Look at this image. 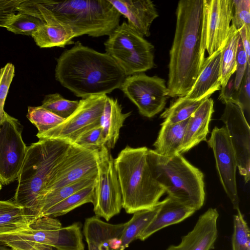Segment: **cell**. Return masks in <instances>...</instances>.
<instances>
[{
    "label": "cell",
    "instance_id": "7a4b0ae2",
    "mask_svg": "<svg viewBox=\"0 0 250 250\" xmlns=\"http://www.w3.org/2000/svg\"><path fill=\"white\" fill-rule=\"evenodd\" d=\"M203 0H180L169 51L167 87L170 97L186 96L192 88L205 58L201 54Z\"/></svg>",
    "mask_w": 250,
    "mask_h": 250
},
{
    "label": "cell",
    "instance_id": "e575fe53",
    "mask_svg": "<svg viewBox=\"0 0 250 250\" xmlns=\"http://www.w3.org/2000/svg\"><path fill=\"white\" fill-rule=\"evenodd\" d=\"M232 250H250V230L240 209L234 216Z\"/></svg>",
    "mask_w": 250,
    "mask_h": 250
},
{
    "label": "cell",
    "instance_id": "cb8c5ba5",
    "mask_svg": "<svg viewBox=\"0 0 250 250\" xmlns=\"http://www.w3.org/2000/svg\"><path fill=\"white\" fill-rule=\"evenodd\" d=\"M188 119L175 124H161L162 127L153 144L156 153L165 157L178 153Z\"/></svg>",
    "mask_w": 250,
    "mask_h": 250
},
{
    "label": "cell",
    "instance_id": "c3c4849f",
    "mask_svg": "<svg viewBox=\"0 0 250 250\" xmlns=\"http://www.w3.org/2000/svg\"></svg>",
    "mask_w": 250,
    "mask_h": 250
},
{
    "label": "cell",
    "instance_id": "4dcf8cb0",
    "mask_svg": "<svg viewBox=\"0 0 250 250\" xmlns=\"http://www.w3.org/2000/svg\"><path fill=\"white\" fill-rule=\"evenodd\" d=\"M26 117L37 128L38 132L36 136L38 138L64 120L41 105L28 106Z\"/></svg>",
    "mask_w": 250,
    "mask_h": 250
},
{
    "label": "cell",
    "instance_id": "484cf974",
    "mask_svg": "<svg viewBox=\"0 0 250 250\" xmlns=\"http://www.w3.org/2000/svg\"><path fill=\"white\" fill-rule=\"evenodd\" d=\"M240 39L238 30L231 23L225 44L221 50L220 81L224 87L236 70V57Z\"/></svg>",
    "mask_w": 250,
    "mask_h": 250
},
{
    "label": "cell",
    "instance_id": "4316f807",
    "mask_svg": "<svg viewBox=\"0 0 250 250\" xmlns=\"http://www.w3.org/2000/svg\"><path fill=\"white\" fill-rule=\"evenodd\" d=\"M163 201L154 208L137 211L131 218L125 223L122 235L121 250H125L129 244L138 237L147 227L159 210Z\"/></svg>",
    "mask_w": 250,
    "mask_h": 250
},
{
    "label": "cell",
    "instance_id": "d6a6232c",
    "mask_svg": "<svg viewBox=\"0 0 250 250\" xmlns=\"http://www.w3.org/2000/svg\"><path fill=\"white\" fill-rule=\"evenodd\" d=\"M79 102V101L65 99L61 94L56 93L46 95L42 101L41 106L65 119L76 110Z\"/></svg>",
    "mask_w": 250,
    "mask_h": 250
},
{
    "label": "cell",
    "instance_id": "60d3db41",
    "mask_svg": "<svg viewBox=\"0 0 250 250\" xmlns=\"http://www.w3.org/2000/svg\"><path fill=\"white\" fill-rule=\"evenodd\" d=\"M24 0H0V27H5Z\"/></svg>",
    "mask_w": 250,
    "mask_h": 250
},
{
    "label": "cell",
    "instance_id": "ba28073f",
    "mask_svg": "<svg viewBox=\"0 0 250 250\" xmlns=\"http://www.w3.org/2000/svg\"><path fill=\"white\" fill-rule=\"evenodd\" d=\"M104 45L105 53L126 77L144 73L155 66L154 46L125 21L112 31Z\"/></svg>",
    "mask_w": 250,
    "mask_h": 250
},
{
    "label": "cell",
    "instance_id": "74e56055",
    "mask_svg": "<svg viewBox=\"0 0 250 250\" xmlns=\"http://www.w3.org/2000/svg\"><path fill=\"white\" fill-rule=\"evenodd\" d=\"M15 75V67L11 63H7L0 68V122L4 117L5 101L10 84Z\"/></svg>",
    "mask_w": 250,
    "mask_h": 250
},
{
    "label": "cell",
    "instance_id": "f1b7e54d",
    "mask_svg": "<svg viewBox=\"0 0 250 250\" xmlns=\"http://www.w3.org/2000/svg\"><path fill=\"white\" fill-rule=\"evenodd\" d=\"M94 187L95 185H91L74 193L49 208L42 217H57L64 215L83 204L93 203Z\"/></svg>",
    "mask_w": 250,
    "mask_h": 250
},
{
    "label": "cell",
    "instance_id": "7c38bea8",
    "mask_svg": "<svg viewBox=\"0 0 250 250\" xmlns=\"http://www.w3.org/2000/svg\"><path fill=\"white\" fill-rule=\"evenodd\" d=\"M233 18V0H203L200 52L205 58L222 49Z\"/></svg>",
    "mask_w": 250,
    "mask_h": 250
},
{
    "label": "cell",
    "instance_id": "f6af8a7d",
    "mask_svg": "<svg viewBox=\"0 0 250 250\" xmlns=\"http://www.w3.org/2000/svg\"><path fill=\"white\" fill-rule=\"evenodd\" d=\"M34 250H56L52 247L47 246H44V245H42V246H39V247H37Z\"/></svg>",
    "mask_w": 250,
    "mask_h": 250
},
{
    "label": "cell",
    "instance_id": "ee69618b",
    "mask_svg": "<svg viewBox=\"0 0 250 250\" xmlns=\"http://www.w3.org/2000/svg\"><path fill=\"white\" fill-rule=\"evenodd\" d=\"M18 207H19L15 205L13 202L0 200V215L12 211Z\"/></svg>",
    "mask_w": 250,
    "mask_h": 250
},
{
    "label": "cell",
    "instance_id": "5bb4252c",
    "mask_svg": "<svg viewBox=\"0 0 250 250\" xmlns=\"http://www.w3.org/2000/svg\"><path fill=\"white\" fill-rule=\"evenodd\" d=\"M98 152V149H88L72 144L65 157L50 176L41 195L97 173Z\"/></svg>",
    "mask_w": 250,
    "mask_h": 250
},
{
    "label": "cell",
    "instance_id": "836d02e7",
    "mask_svg": "<svg viewBox=\"0 0 250 250\" xmlns=\"http://www.w3.org/2000/svg\"><path fill=\"white\" fill-rule=\"evenodd\" d=\"M32 222L24 209L18 208L0 215V235L23 229Z\"/></svg>",
    "mask_w": 250,
    "mask_h": 250
},
{
    "label": "cell",
    "instance_id": "8fae6325",
    "mask_svg": "<svg viewBox=\"0 0 250 250\" xmlns=\"http://www.w3.org/2000/svg\"><path fill=\"white\" fill-rule=\"evenodd\" d=\"M22 129L19 121L5 112L0 122V182L3 185L17 180L26 156Z\"/></svg>",
    "mask_w": 250,
    "mask_h": 250
},
{
    "label": "cell",
    "instance_id": "ffe728a7",
    "mask_svg": "<svg viewBox=\"0 0 250 250\" xmlns=\"http://www.w3.org/2000/svg\"><path fill=\"white\" fill-rule=\"evenodd\" d=\"M213 104L211 98L206 99L188 118L178 154L187 152L200 142L207 141L209 124L214 112Z\"/></svg>",
    "mask_w": 250,
    "mask_h": 250
},
{
    "label": "cell",
    "instance_id": "1f68e13d",
    "mask_svg": "<svg viewBox=\"0 0 250 250\" xmlns=\"http://www.w3.org/2000/svg\"><path fill=\"white\" fill-rule=\"evenodd\" d=\"M44 23L38 18L21 12H17L5 26L9 31L16 34L32 36Z\"/></svg>",
    "mask_w": 250,
    "mask_h": 250
},
{
    "label": "cell",
    "instance_id": "8992f818",
    "mask_svg": "<svg viewBox=\"0 0 250 250\" xmlns=\"http://www.w3.org/2000/svg\"><path fill=\"white\" fill-rule=\"evenodd\" d=\"M153 174L168 196L194 209H200L205 199L204 174L180 154L165 157L149 148Z\"/></svg>",
    "mask_w": 250,
    "mask_h": 250
},
{
    "label": "cell",
    "instance_id": "9c48e42d",
    "mask_svg": "<svg viewBox=\"0 0 250 250\" xmlns=\"http://www.w3.org/2000/svg\"><path fill=\"white\" fill-rule=\"evenodd\" d=\"M122 196L114 159L105 146L98 149L97 176L93 202L95 216L106 221L119 214Z\"/></svg>",
    "mask_w": 250,
    "mask_h": 250
},
{
    "label": "cell",
    "instance_id": "2e32d148",
    "mask_svg": "<svg viewBox=\"0 0 250 250\" xmlns=\"http://www.w3.org/2000/svg\"><path fill=\"white\" fill-rule=\"evenodd\" d=\"M212 148L221 184L234 209H239L236 172L237 163L227 130L224 126H215L207 141Z\"/></svg>",
    "mask_w": 250,
    "mask_h": 250
},
{
    "label": "cell",
    "instance_id": "9a60e30c",
    "mask_svg": "<svg viewBox=\"0 0 250 250\" xmlns=\"http://www.w3.org/2000/svg\"><path fill=\"white\" fill-rule=\"evenodd\" d=\"M220 120L225 124L236 158L237 168L245 183L250 178V128L239 103L230 100L225 103Z\"/></svg>",
    "mask_w": 250,
    "mask_h": 250
},
{
    "label": "cell",
    "instance_id": "3957f363",
    "mask_svg": "<svg viewBox=\"0 0 250 250\" xmlns=\"http://www.w3.org/2000/svg\"><path fill=\"white\" fill-rule=\"evenodd\" d=\"M17 12L62 26L74 38L108 36L119 25L121 15L108 0H24Z\"/></svg>",
    "mask_w": 250,
    "mask_h": 250
},
{
    "label": "cell",
    "instance_id": "f35d334b",
    "mask_svg": "<svg viewBox=\"0 0 250 250\" xmlns=\"http://www.w3.org/2000/svg\"><path fill=\"white\" fill-rule=\"evenodd\" d=\"M236 101L249 123L250 112V63H248L241 85L237 91Z\"/></svg>",
    "mask_w": 250,
    "mask_h": 250
},
{
    "label": "cell",
    "instance_id": "f546056e",
    "mask_svg": "<svg viewBox=\"0 0 250 250\" xmlns=\"http://www.w3.org/2000/svg\"><path fill=\"white\" fill-rule=\"evenodd\" d=\"M205 99L179 97L161 114L160 117L164 119L162 123L171 124L188 120Z\"/></svg>",
    "mask_w": 250,
    "mask_h": 250
},
{
    "label": "cell",
    "instance_id": "7dc6e473",
    "mask_svg": "<svg viewBox=\"0 0 250 250\" xmlns=\"http://www.w3.org/2000/svg\"><path fill=\"white\" fill-rule=\"evenodd\" d=\"M1 188H2V184H1V183L0 182V191L1 189Z\"/></svg>",
    "mask_w": 250,
    "mask_h": 250
},
{
    "label": "cell",
    "instance_id": "ab89813d",
    "mask_svg": "<svg viewBox=\"0 0 250 250\" xmlns=\"http://www.w3.org/2000/svg\"><path fill=\"white\" fill-rule=\"evenodd\" d=\"M236 70L234 77V87L235 90L238 91L246 72L248 63V58L243 48L240 37L236 57Z\"/></svg>",
    "mask_w": 250,
    "mask_h": 250
},
{
    "label": "cell",
    "instance_id": "e0dca14e",
    "mask_svg": "<svg viewBox=\"0 0 250 250\" xmlns=\"http://www.w3.org/2000/svg\"><path fill=\"white\" fill-rule=\"evenodd\" d=\"M216 208H209L199 217L191 231L182 237L178 245H171L167 250H210L217 237Z\"/></svg>",
    "mask_w": 250,
    "mask_h": 250
},
{
    "label": "cell",
    "instance_id": "30bf717a",
    "mask_svg": "<svg viewBox=\"0 0 250 250\" xmlns=\"http://www.w3.org/2000/svg\"><path fill=\"white\" fill-rule=\"evenodd\" d=\"M120 89L142 116L151 118L162 111L169 97L166 81L144 73L126 77Z\"/></svg>",
    "mask_w": 250,
    "mask_h": 250
},
{
    "label": "cell",
    "instance_id": "d4e9b609",
    "mask_svg": "<svg viewBox=\"0 0 250 250\" xmlns=\"http://www.w3.org/2000/svg\"><path fill=\"white\" fill-rule=\"evenodd\" d=\"M97 176V173L72 184L42 193L38 200L37 219L42 217L49 208L74 193L88 186L95 185Z\"/></svg>",
    "mask_w": 250,
    "mask_h": 250
},
{
    "label": "cell",
    "instance_id": "6da1fadb",
    "mask_svg": "<svg viewBox=\"0 0 250 250\" xmlns=\"http://www.w3.org/2000/svg\"><path fill=\"white\" fill-rule=\"evenodd\" d=\"M55 77L62 86L82 99L110 93L120 88L126 78L108 54L79 42L57 59Z\"/></svg>",
    "mask_w": 250,
    "mask_h": 250
},
{
    "label": "cell",
    "instance_id": "603a6c76",
    "mask_svg": "<svg viewBox=\"0 0 250 250\" xmlns=\"http://www.w3.org/2000/svg\"><path fill=\"white\" fill-rule=\"evenodd\" d=\"M131 114V112L123 113L122 107L118 100L107 96L100 119V125L104 137V146L109 150L115 147L119 138L120 129Z\"/></svg>",
    "mask_w": 250,
    "mask_h": 250
},
{
    "label": "cell",
    "instance_id": "bcb514c9",
    "mask_svg": "<svg viewBox=\"0 0 250 250\" xmlns=\"http://www.w3.org/2000/svg\"><path fill=\"white\" fill-rule=\"evenodd\" d=\"M0 250H14L11 248H8L4 246H2L0 245Z\"/></svg>",
    "mask_w": 250,
    "mask_h": 250
},
{
    "label": "cell",
    "instance_id": "ac0fdd59",
    "mask_svg": "<svg viewBox=\"0 0 250 250\" xmlns=\"http://www.w3.org/2000/svg\"><path fill=\"white\" fill-rule=\"evenodd\" d=\"M125 223L112 224L96 216L85 219L83 228L88 250H121Z\"/></svg>",
    "mask_w": 250,
    "mask_h": 250
},
{
    "label": "cell",
    "instance_id": "5b68a950",
    "mask_svg": "<svg viewBox=\"0 0 250 250\" xmlns=\"http://www.w3.org/2000/svg\"><path fill=\"white\" fill-rule=\"evenodd\" d=\"M122 196V208L128 214L154 208L166 193L152 170L149 148L126 146L114 159Z\"/></svg>",
    "mask_w": 250,
    "mask_h": 250
},
{
    "label": "cell",
    "instance_id": "44dd1931",
    "mask_svg": "<svg viewBox=\"0 0 250 250\" xmlns=\"http://www.w3.org/2000/svg\"><path fill=\"white\" fill-rule=\"evenodd\" d=\"M221 50L205 59L201 71L192 88L185 96L186 98L195 100L204 99L221 89Z\"/></svg>",
    "mask_w": 250,
    "mask_h": 250
},
{
    "label": "cell",
    "instance_id": "52a82bcc",
    "mask_svg": "<svg viewBox=\"0 0 250 250\" xmlns=\"http://www.w3.org/2000/svg\"><path fill=\"white\" fill-rule=\"evenodd\" d=\"M0 243L14 250H34L42 245L56 250H84L79 223L62 227L59 220L48 216L39 218L21 230L0 234Z\"/></svg>",
    "mask_w": 250,
    "mask_h": 250
},
{
    "label": "cell",
    "instance_id": "7402d4cb",
    "mask_svg": "<svg viewBox=\"0 0 250 250\" xmlns=\"http://www.w3.org/2000/svg\"><path fill=\"white\" fill-rule=\"evenodd\" d=\"M195 211L167 196L163 200L159 210L138 239L144 241L163 228L183 221Z\"/></svg>",
    "mask_w": 250,
    "mask_h": 250
},
{
    "label": "cell",
    "instance_id": "b9f144b4",
    "mask_svg": "<svg viewBox=\"0 0 250 250\" xmlns=\"http://www.w3.org/2000/svg\"><path fill=\"white\" fill-rule=\"evenodd\" d=\"M234 75H232L226 85L221 88L218 100L224 104L230 100L236 101L237 91L234 87Z\"/></svg>",
    "mask_w": 250,
    "mask_h": 250
},
{
    "label": "cell",
    "instance_id": "83f0119b",
    "mask_svg": "<svg viewBox=\"0 0 250 250\" xmlns=\"http://www.w3.org/2000/svg\"><path fill=\"white\" fill-rule=\"evenodd\" d=\"M31 36L40 48L64 47L73 43L74 39L62 26L47 23L40 26Z\"/></svg>",
    "mask_w": 250,
    "mask_h": 250
},
{
    "label": "cell",
    "instance_id": "8d00e7d4",
    "mask_svg": "<svg viewBox=\"0 0 250 250\" xmlns=\"http://www.w3.org/2000/svg\"><path fill=\"white\" fill-rule=\"evenodd\" d=\"M231 23L239 29L245 25L250 31V0H233V18Z\"/></svg>",
    "mask_w": 250,
    "mask_h": 250
},
{
    "label": "cell",
    "instance_id": "277c9868",
    "mask_svg": "<svg viewBox=\"0 0 250 250\" xmlns=\"http://www.w3.org/2000/svg\"><path fill=\"white\" fill-rule=\"evenodd\" d=\"M71 145L60 140L39 139L27 147L13 202L24 209L32 221L37 218L38 200L50 176Z\"/></svg>",
    "mask_w": 250,
    "mask_h": 250
},
{
    "label": "cell",
    "instance_id": "7bdbcfd3",
    "mask_svg": "<svg viewBox=\"0 0 250 250\" xmlns=\"http://www.w3.org/2000/svg\"><path fill=\"white\" fill-rule=\"evenodd\" d=\"M238 30L248 62H250V31L247 30L245 25Z\"/></svg>",
    "mask_w": 250,
    "mask_h": 250
},
{
    "label": "cell",
    "instance_id": "4fadbf2b",
    "mask_svg": "<svg viewBox=\"0 0 250 250\" xmlns=\"http://www.w3.org/2000/svg\"><path fill=\"white\" fill-rule=\"evenodd\" d=\"M107 95H92L79 101L73 113L39 139H57L73 144L88 129L100 124Z\"/></svg>",
    "mask_w": 250,
    "mask_h": 250
},
{
    "label": "cell",
    "instance_id": "d590c367",
    "mask_svg": "<svg viewBox=\"0 0 250 250\" xmlns=\"http://www.w3.org/2000/svg\"><path fill=\"white\" fill-rule=\"evenodd\" d=\"M105 140L101 125L91 127L80 134L73 144L91 150H97L104 146Z\"/></svg>",
    "mask_w": 250,
    "mask_h": 250
},
{
    "label": "cell",
    "instance_id": "d6986e66",
    "mask_svg": "<svg viewBox=\"0 0 250 250\" xmlns=\"http://www.w3.org/2000/svg\"><path fill=\"white\" fill-rule=\"evenodd\" d=\"M128 21L127 24L140 35L148 37L153 21L159 14L150 0H108Z\"/></svg>",
    "mask_w": 250,
    "mask_h": 250
}]
</instances>
